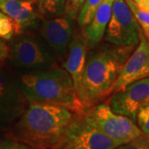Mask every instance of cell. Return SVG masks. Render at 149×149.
<instances>
[{
  "label": "cell",
  "instance_id": "6da1fadb",
  "mask_svg": "<svg viewBox=\"0 0 149 149\" xmlns=\"http://www.w3.org/2000/svg\"><path fill=\"white\" fill-rule=\"evenodd\" d=\"M80 116L67 107L27 102L8 137L34 149H63L70 128Z\"/></svg>",
  "mask_w": 149,
  "mask_h": 149
},
{
  "label": "cell",
  "instance_id": "7a4b0ae2",
  "mask_svg": "<svg viewBox=\"0 0 149 149\" xmlns=\"http://www.w3.org/2000/svg\"><path fill=\"white\" fill-rule=\"evenodd\" d=\"M134 48L104 44L87 55L82 80L86 109L112 95L113 84Z\"/></svg>",
  "mask_w": 149,
  "mask_h": 149
},
{
  "label": "cell",
  "instance_id": "3957f363",
  "mask_svg": "<svg viewBox=\"0 0 149 149\" xmlns=\"http://www.w3.org/2000/svg\"><path fill=\"white\" fill-rule=\"evenodd\" d=\"M18 83L27 102H41L69 108L83 115L86 111L69 73L60 67L37 70L20 76Z\"/></svg>",
  "mask_w": 149,
  "mask_h": 149
},
{
  "label": "cell",
  "instance_id": "277c9868",
  "mask_svg": "<svg viewBox=\"0 0 149 149\" xmlns=\"http://www.w3.org/2000/svg\"><path fill=\"white\" fill-rule=\"evenodd\" d=\"M8 43V58L22 69L47 70L53 67L56 59L49 46L39 37L27 33L17 34Z\"/></svg>",
  "mask_w": 149,
  "mask_h": 149
},
{
  "label": "cell",
  "instance_id": "5b68a950",
  "mask_svg": "<svg viewBox=\"0 0 149 149\" xmlns=\"http://www.w3.org/2000/svg\"><path fill=\"white\" fill-rule=\"evenodd\" d=\"M83 118L118 145L127 143L143 135L131 118L115 113L107 103H99L85 112Z\"/></svg>",
  "mask_w": 149,
  "mask_h": 149
},
{
  "label": "cell",
  "instance_id": "8992f818",
  "mask_svg": "<svg viewBox=\"0 0 149 149\" xmlns=\"http://www.w3.org/2000/svg\"><path fill=\"white\" fill-rule=\"evenodd\" d=\"M142 32V28L125 0H115L111 17L104 35V40L118 47H136Z\"/></svg>",
  "mask_w": 149,
  "mask_h": 149
},
{
  "label": "cell",
  "instance_id": "52a82bcc",
  "mask_svg": "<svg viewBox=\"0 0 149 149\" xmlns=\"http://www.w3.org/2000/svg\"><path fill=\"white\" fill-rule=\"evenodd\" d=\"M149 104V76L132 82L112 94L109 105L115 113L136 121L140 109Z\"/></svg>",
  "mask_w": 149,
  "mask_h": 149
},
{
  "label": "cell",
  "instance_id": "ba28073f",
  "mask_svg": "<svg viewBox=\"0 0 149 149\" xmlns=\"http://www.w3.org/2000/svg\"><path fill=\"white\" fill-rule=\"evenodd\" d=\"M149 76V42L143 32L139 43L130 54L113 86V93L120 91L128 84Z\"/></svg>",
  "mask_w": 149,
  "mask_h": 149
},
{
  "label": "cell",
  "instance_id": "9c48e42d",
  "mask_svg": "<svg viewBox=\"0 0 149 149\" xmlns=\"http://www.w3.org/2000/svg\"><path fill=\"white\" fill-rule=\"evenodd\" d=\"M73 149H114L118 144L80 116L70 128L65 146Z\"/></svg>",
  "mask_w": 149,
  "mask_h": 149
},
{
  "label": "cell",
  "instance_id": "30bf717a",
  "mask_svg": "<svg viewBox=\"0 0 149 149\" xmlns=\"http://www.w3.org/2000/svg\"><path fill=\"white\" fill-rule=\"evenodd\" d=\"M73 20L66 15L43 21L40 27L41 36L54 52L62 54L67 51L73 37Z\"/></svg>",
  "mask_w": 149,
  "mask_h": 149
},
{
  "label": "cell",
  "instance_id": "8fae6325",
  "mask_svg": "<svg viewBox=\"0 0 149 149\" xmlns=\"http://www.w3.org/2000/svg\"><path fill=\"white\" fill-rule=\"evenodd\" d=\"M88 49L89 47L83 34L78 33L74 36L73 35L68 47V56L64 63V69L70 75L74 89L82 103L84 96L82 80L88 55Z\"/></svg>",
  "mask_w": 149,
  "mask_h": 149
},
{
  "label": "cell",
  "instance_id": "7c38bea8",
  "mask_svg": "<svg viewBox=\"0 0 149 149\" xmlns=\"http://www.w3.org/2000/svg\"><path fill=\"white\" fill-rule=\"evenodd\" d=\"M0 10L14 22L17 34L36 29L39 25L41 17L34 3L30 1L0 0Z\"/></svg>",
  "mask_w": 149,
  "mask_h": 149
},
{
  "label": "cell",
  "instance_id": "4fadbf2b",
  "mask_svg": "<svg viewBox=\"0 0 149 149\" xmlns=\"http://www.w3.org/2000/svg\"><path fill=\"white\" fill-rule=\"evenodd\" d=\"M115 0H102L91 22L84 27L83 36L89 48H95L101 42L111 17L113 4Z\"/></svg>",
  "mask_w": 149,
  "mask_h": 149
},
{
  "label": "cell",
  "instance_id": "5bb4252c",
  "mask_svg": "<svg viewBox=\"0 0 149 149\" xmlns=\"http://www.w3.org/2000/svg\"><path fill=\"white\" fill-rule=\"evenodd\" d=\"M27 103L18 81H15L6 71L0 69V104L12 109H25Z\"/></svg>",
  "mask_w": 149,
  "mask_h": 149
},
{
  "label": "cell",
  "instance_id": "9a60e30c",
  "mask_svg": "<svg viewBox=\"0 0 149 149\" xmlns=\"http://www.w3.org/2000/svg\"><path fill=\"white\" fill-rule=\"evenodd\" d=\"M66 0H36L37 11L41 18L49 19L65 13Z\"/></svg>",
  "mask_w": 149,
  "mask_h": 149
},
{
  "label": "cell",
  "instance_id": "2e32d148",
  "mask_svg": "<svg viewBox=\"0 0 149 149\" xmlns=\"http://www.w3.org/2000/svg\"><path fill=\"white\" fill-rule=\"evenodd\" d=\"M24 109H12L0 104V133L8 132Z\"/></svg>",
  "mask_w": 149,
  "mask_h": 149
},
{
  "label": "cell",
  "instance_id": "e0dca14e",
  "mask_svg": "<svg viewBox=\"0 0 149 149\" xmlns=\"http://www.w3.org/2000/svg\"><path fill=\"white\" fill-rule=\"evenodd\" d=\"M102 0H85L77 15L79 27L84 28L91 22Z\"/></svg>",
  "mask_w": 149,
  "mask_h": 149
},
{
  "label": "cell",
  "instance_id": "ac0fdd59",
  "mask_svg": "<svg viewBox=\"0 0 149 149\" xmlns=\"http://www.w3.org/2000/svg\"><path fill=\"white\" fill-rule=\"evenodd\" d=\"M133 16L139 23L143 33L149 42V12L140 9L133 0H125Z\"/></svg>",
  "mask_w": 149,
  "mask_h": 149
},
{
  "label": "cell",
  "instance_id": "d6986e66",
  "mask_svg": "<svg viewBox=\"0 0 149 149\" xmlns=\"http://www.w3.org/2000/svg\"><path fill=\"white\" fill-rule=\"evenodd\" d=\"M17 34V31L14 22L0 10V39L9 41Z\"/></svg>",
  "mask_w": 149,
  "mask_h": 149
},
{
  "label": "cell",
  "instance_id": "ffe728a7",
  "mask_svg": "<svg viewBox=\"0 0 149 149\" xmlns=\"http://www.w3.org/2000/svg\"><path fill=\"white\" fill-rule=\"evenodd\" d=\"M135 122H137V126L144 136L149 139V104L138 111Z\"/></svg>",
  "mask_w": 149,
  "mask_h": 149
},
{
  "label": "cell",
  "instance_id": "44dd1931",
  "mask_svg": "<svg viewBox=\"0 0 149 149\" xmlns=\"http://www.w3.org/2000/svg\"><path fill=\"white\" fill-rule=\"evenodd\" d=\"M114 149H149V139L142 135L129 143L118 146Z\"/></svg>",
  "mask_w": 149,
  "mask_h": 149
},
{
  "label": "cell",
  "instance_id": "7402d4cb",
  "mask_svg": "<svg viewBox=\"0 0 149 149\" xmlns=\"http://www.w3.org/2000/svg\"><path fill=\"white\" fill-rule=\"evenodd\" d=\"M85 0H66L65 5V13L72 19L77 17L79 11Z\"/></svg>",
  "mask_w": 149,
  "mask_h": 149
},
{
  "label": "cell",
  "instance_id": "603a6c76",
  "mask_svg": "<svg viewBox=\"0 0 149 149\" xmlns=\"http://www.w3.org/2000/svg\"><path fill=\"white\" fill-rule=\"evenodd\" d=\"M0 149H34L9 137H0Z\"/></svg>",
  "mask_w": 149,
  "mask_h": 149
},
{
  "label": "cell",
  "instance_id": "cb8c5ba5",
  "mask_svg": "<svg viewBox=\"0 0 149 149\" xmlns=\"http://www.w3.org/2000/svg\"><path fill=\"white\" fill-rule=\"evenodd\" d=\"M8 43L4 40L0 39V66L8 59Z\"/></svg>",
  "mask_w": 149,
  "mask_h": 149
},
{
  "label": "cell",
  "instance_id": "d4e9b609",
  "mask_svg": "<svg viewBox=\"0 0 149 149\" xmlns=\"http://www.w3.org/2000/svg\"><path fill=\"white\" fill-rule=\"evenodd\" d=\"M133 1L135 3H136V4H137V5H138V4H139L140 3H142L143 1H144V0H133Z\"/></svg>",
  "mask_w": 149,
  "mask_h": 149
},
{
  "label": "cell",
  "instance_id": "484cf974",
  "mask_svg": "<svg viewBox=\"0 0 149 149\" xmlns=\"http://www.w3.org/2000/svg\"><path fill=\"white\" fill-rule=\"evenodd\" d=\"M63 149H73V148H72L71 147H70V146H68V145H66V146H65V148Z\"/></svg>",
  "mask_w": 149,
  "mask_h": 149
},
{
  "label": "cell",
  "instance_id": "4316f807",
  "mask_svg": "<svg viewBox=\"0 0 149 149\" xmlns=\"http://www.w3.org/2000/svg\"><path fill=\"white\" fill-rule=\"evenodd\" d=\"M27 1H30V2H32L33 3H35V2H36V0H27Z\"/></svg>",
  "mask_w": 149,
  "mask_h": 149
}]
</instances>
